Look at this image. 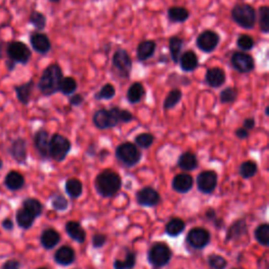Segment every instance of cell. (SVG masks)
<instances>
[{
    "label": "cell",
    "instance_id": "6da1fadb",
    "mask_svg": "<svg viewBox=\"0 0 269 269\" xmlns=\"http://www.w3.org/2000/svg\"><path fill=\"white\" fill-rule=\"evenodd\" d=\"M63 78V72L60 65L52 63L43 70L38 81V89L44 96H52L59 92V85Z\"/></svg>",
    "mask_w": 269,
    "mask_h": 269
},
{
    "label": "cell",
    "instance_id": "7a4b0ae2",
    "mask_svg": "<svg viewBox=\"0 0 269 269\" xmlns=\"http://www.w3.org/2000/svg\"><path fill=\"white\" fill-rule=\"evenodd\" d=\"M96 189L102 197H112L120 190L122 182L121 178L113 171H103L96 178Z\"/></svg>",
    "mask_w": 269,
    "mask_h": 269
},
{
    "label": "cell",
    "instance_id": "3957f363",
    "mask_svg": "<svg viewBox=\"0 0 269 269\" xmlns=\"http://www.w3.org/2000/svg\"><path fill=\"white\" fill-rule=\"evenodd\" d=\"M231 18L233 22L244 29H251L257 22V12L248 4H237L231 10Z\"/></svg>",
    "mask_w": 269,
    "mask_h": 269
},
{
    "label": "cell",
    "instance_id": "277c9868",
    "mask_svg": "<svg viewBox=\"0 0 269 269\" xmlns=\"http://www.w3.org/2000/svg\"><path fill=\"white\" fill-rule=\"evenodd\" d=\"M121 109L112 108L110 110H98L93 116V122L99 129H108L117 126L121 122Z\"/></svg>",
    "mask_w": 269,
    "mask_h": 269
},
{
    "label": "cell",
    "instance_id": "5b68a950",
    "mask_svg": "<svg viewBox=\"0 0 269 269\" xmlns=\"http://www.w3.org/2000/svg\"><path fill=\"white\" fill-rule=\"evenodd\" d=\"M7 55L9 60L19 63L22 65H26L32 58V51L26 44L22 41H11L7 46Z\"/></svg>",
    "mask_w": 269,
    "mask_h": 269
},
{
    "label": "cell",
    "instance_id": "8992f818",
    "mask_svg": "<svg viewBox=\"0 0 269 269\" xmlns=\"http://www.w3.org/2000/svg\"><path fill=\"white\" fill-rule=\"evenodd\" d=\"M148 262L160 268L165 266L172 259V250L165 243H155L148 250Z\"/></svg>",
    "mask_w": 269,
    "mask_h": 269
},
{
    "label": "cell",
    "instance_id": "52a82bcc",
    "mask_svg": "<svg viewBox=\"0 0 269 269\" xmlns=\"http://www.w3.org/2000/svg\"><path fill=\"white\" fill-rule=\"evenodd\" d=\"M116 157L126 166H133L141 160V153L138 147L130 143L125 142L119 145L116 149Z\"/></svg>",
    "mask_w": 269,
    "mask_h": 269
},
{
    "label": "cell",
    "instance_id": "ba28073f",
    "mask_svg": "<svg viewBox=\"0 0 269 269\" xmlns=\"http://www.w3.org/2000/svg\"><path fill=\"white\" fill-rule=\"evenodd\" d=\"M230 63L232 69L240 74H249L256 69L255 58L247 52H233L230 57Z\"/></svg>",
    "mask_w": 269,
    "mask_h": 269
},
{
    "label": "cell",
    "instance_id": "9c48e42d",
    "mask_svg": "<svg viewBox=\"0 0 269 269\" xmlns=\"http://www.w3.org/2000/svg\"><path fill=\"white\" fill-rule=\"evenodd\" d=\"M112 63L114 69L118 72L119 76L122 78H129L130 72L132 70V60L126 50H117L113 55Z\"/></svg>",
    "mask_w": 269,
    "mask_h": 269
},
{
    "label": "cell",
    "instance_id": "30bf717a",
    "mask_svg": "<svg viewBox=\"0 0 269 269\" xmlns=\"http://www.w3.org/2000/svg\"><path fill=\"white\" fill-rule=\"evenodd\" d=\"M71 151V142L65 137L55 133L50 139V157L56 161H63Z\"/></svg>",
    "mask_w": 269,
    "mask_h": 269
},
{
    "label": "cell",
    "instance_id": "8fae6325",
    "mask_svg": "<svg viewBox=\"0 0 269 269\" xmlns=\"http://www.w3.org/2000/svg\"><path fill=\"white\" fill-rule=\"evenodd\" d=\"M221 37L220 35L213 31V29H205L199 34L196 40L197 48L203 53H213L220 44Z\"/></svg>",
    "mask_w": 269,
    "mask_h": 269
},
{
    "label": "cell",
    "instance_id": "7c38bea8",
    "mask_svg": "<svg viewBox=\"0 0 269 269\" xmlns=\"http://www.w3.org/2000/svg\"><path fill=\"white\" fill-rule=\"evenodd\" d=\"M211 242V234L202 227L192 228L187 234V243L196 249H202Z\"/></svg>",
    "mask_w": 269,
    "mask_h": 269
},
{
    "label": "cell",
    "instance_id": "4fadbf2b",
    "mask_svg": "<svg viewBox=\"0 0 269 269\" xmlns=\"http://www.w3.org/2000/svg\"><path fill=\"white\" fill-rule=\"evenodd\" d=\"M29 42L33 50L41 55H46L52 50V43L47 34L36 31L29 36Z\"/></svg>",
    "mask_w": 269,
    "mask_h": 269
},
{
    "label": "cell",
    "instance_id": "5bb4252c",
    "mask_svg": "<svg viewBox=\"0 0 269 269\" xmlns=\"http://www.w3.org/2000/svg\"><path fill=\"white\" fill-rule=\"evenodd\" d=\"M218 183V176L214 171H205L197 178V185L200 191L212 193Z\"/></svg>",
    "mask_w": 269,
    "mask_h": 269
},
{
    "label": "cell",
    "instance_id": "9a60e30c",
    "mask_svg": "<svg viewBox=\"0 0 269 269\" xmlns=\"http://www.w3.org/2000/svg\"><path fill=\"white\" fill-rule=\"evenodd\" d=\"M159 192L152 187H144L137 192V202L144 207H154L160 202Z\"/></svg>",
    "mask_w": 269,
    "mask_h": 269
},
{
    "label": "cell",
    "instance_id": "2e32d148",
    "mask_svg": "<svg viewBox=\"0 0 269 269\" xmlns=\"http://www.w3.org/2000/svg\"><path fill=\"white\" fill-rule=\"evenodd\" d=\"M205 82L213 88H219L226 82L225 71L221 68L215 66L208 69L205 74Z\"/></svg>",
    "mask_w": 269,
    "mask_h": 269
},
{
    "label": "cell",
    "instance_id": "e0dca14e",
    "mask_svg": "<svg viewBox=\"0 0 269 269\" xmlns=\"http://www.w3.org/2000/svg\"><path fill=\"white\" fill-rule=\"evenodd\" d=\"M179 64H180V68L183 72L185 73H190L196 71L199 66V57L198 55L191 51L188 50L181 54L180 59H179Z\"/></svg>",
    "mask_w": 269,
    "mask_h": 269
},
{
    "label": "cell",
    "instance_id": "ac0fdd59",
    "mask_svg": "<svg viewBox=\"0 0 269 269\" xmlns=\"http://www.w3.org/2000/svg\"><path fill=\"white\" fill-rule=\"evenodd\" d=\"M34 142L36 149L42 158H48L50 156V134L47 130L40 129L35 133Z\"/></svg>",
    "mask_w": 269,
    "mask_h": 269
},
{
    "label": "cell",
    "instance_id": "d6986e66",
    "mask_svg": "<svg viewBox=\"0 0 269 269\" xmlns=\"http://www.w3.org/2000/svg\"><path fill=\"white\" fill-rule=\"evenodd\" d=\"M157 43L154 40H143L137 47V58L141 62L147 61L151 59L156 52Z\"/></svg>",
    "mask_w": 269,
    "mask_h": 269
},
{
    "label": "cell",
    "instance_id": "ffe728a7",
    "mask_svg": "<svg viewBox=\"0 0 269 269\" xmlns=\"http://www.w3.org/2000/svg\"><path fill=\"white\" fill-rule=\"evenodd\" d=\"M11 156L16 160L20 164H24L26 161V142L24 139L18 138L12 143V146L10 148Z\"/></svg>",
    "mask_w": 269,
    "mask_h": 269
},
{
    "label": "cell",
    "instance_id": "44dd1931",
    "mask_svg": "<svg viewBox=\"0 0 269 269\" xmlns=\"http://www.w3.org/2000/svg\"><path fill=\"white\" fill-rule=\"evenodd\" d=\"M35 83L34 80H29L21 85H16L14 87L15 89V93H16L17 99L19 100L20 103L24 104V106H27L29 100H31V96H32V92L34 89Z\"/></svg>",
    "mask_w": 269,
    "mask_h": 269
},
{
    "label": "cell",
    "instance_id": "7402d4cb",
    "mask_svg": "<svg viewBox=\"0 0 269 269\" xmlns=\"http://www.w3.org/2000/svg\"><path fill=\"white\" fill-rule=\"evenodd\" d=\"M193 185V179L187 174L177 175L173 180V188L181 193L188 192Z\"/></svg>",
    "mask_w": 269,
    "mask_h": 269
},
{
    "label": "cell",
    "instance_id": "603a6c76",
    "mask_svg": "<svg viewBox=\"0 0 269 269\" xmlns=\"http://www.w3.org/2000/svg\"><path fill=\"white\" fill-rule=\"evenodd\" d=\"M66 233L73 239L74 241L78 243H83L86 239V233L81 224L76 221H70L65 225Z\"/></svg>",
    "mask_w": 269,
    "mask_h": 269
},
{
    "label": "cell",
    "instance_id": "cb8c5ba5",
    "mask_svg": "<svg viewBox=\"0 0 269 269\" xmlns=\"http://www.w3.org/2000/svg\"><path fill=\"white\" fill-rule=\"evenodd\" d=\"M189 16V11L184 7H171L167 10V19L172 23H184Z\"/></svg>",
    "mask_w": 269,
    "mask_h": 269
},
{
    "label": "cell",
    "instance_id": "d4e9b609",
    "mask_svg": "<svg viewBox=\"0 0 269 269\" xmlns=\"http://www.w3.org/2000/svg\"><path fill=\"white\" fill-rule=\"evenodd\" d=\"M55 261L62 266H68L74 263L76 255H75V251L72 247L70 246H62L59 248L56 253H55Z\"/></svg>",
    "mask_w": 269,
    "mask_h": 269
},
{
    "label": "cell",
    "instance_id": "484cf974",
    "mask_svg": "<svg viewBox=\"0 0 269 269\" xmlns=\"http://www.w3.org/2000/svg\"><path fill=\"white\" fill-rule=\"evenodd\" d=\"M184 46V40L179 37V36H172L169 39V49H170V54L171 58L175 64L179 62V59L182 54V49Z\"/></svg>",
    "mask_w": 269,
    "mask_h": 269
},
{
    "label": "cell",
    "instance_id": "4316f807",
    "mask_svg": "<svg viewBox=\"0 0 269 269\" xmlns=\"http://www.w3.org/2000/svg\"><path fill=\"white\" fill-rule=\"evenodd\" d=\"M145 96V88L141 82H133L127 89L126 98L131 104L139 103Z\"/></svg>",
    "mask_w": 269,
    "mask_h": 269
},
{
    "label": "cell",
    "instance_id": "83f0119b",
    "mask_svg": "<svg viewBox=\"0 0 269 269\" xmlns=\"http://www.w3.org/2000/svg\"><path fill=\"white\" fill-rule=\"evenodd\" d=\"M5 185L10 190H13V191L19 190L24 185V178L20 173H18L16 171H12L6 176Z\"/></svg>",
    "mask_w": 269,
    "mask_h": 269
},
{
    "label": "cell",
    "instance_id": "f1b7e54d",
    "mask_svg": "<svg viewBox=\"0 0 269 269\" xmlns=\"http://www.w3.org/2000/svg\"><path fill=\"white\" fill-rule=\"evenodd\" d=\"M40 242L46 249H52L60 242V234L53 228L46 229L40 237Z\"/></svg>",
    "mask_w": 269,
    "mask_h": 269
},
{
    "label": "cell",
    "instance_id": "f546056e",
    "mask_svg": "<svg viewBox=\"0 0 269 269\" xmlns=\"http://www.w3.org/2000/svg\"><path fill=\"white\" fill-rule=\"evenodd\" d=\"M247 232V225L244 220H238L232 225L229 227L227 234H226V241L234 240V239L241 238L242 236L246 234Z\"/></svg>",
    "mask_w": 269,
    "mask_h": 269
},
{
    "label": "cell",
    "instance_id": "4dcf8cb0",
    "mask_svg": "<svg viewBox=\"0 0 269 269\" xmlns=\"http://www.w3.org/2000/svg\"><path fill=\"white\" fill-rule=\"evenodd\" d=\"M178 165L179 167L186 172L193 171V170H196L198 166V159L195 154L187 152V153L182 154L180 158H179Z\"/></svg>",
    "mask_w": 269,
    "mask_h": 269
},
{
    "label": "cell",
    "instance_id": "1f68e13d",
    "mask_svg": "<svg viewBox=\"0 0 269 269\" xmlns=\"http://www.w3.org/2000/svg\"><path fill=\"white\" fill-rule=\"evenodd\" d=\"M35 219L36 218L31 213H28L23 207L20 208L16 214V221L18 223V225L23 229H28L29 227H32Z\"/></svg>",
    "mask_w": 269,
    "mask_h": 269
},
{
    "label": "cell",
    "instance_id": "d6a6232c",
    "mask_svg": "<svg viewBox=\"0 0 269 269\" xmlns=\"http://www.w3.org/2000/svg\"><path fill=\"white\" fill-rule=\"evenodd\" d=\"M184 229H185V223L182 219H179V218L172 219L166 224V227H165L166 233L171 237L179 236L180 233H182Z\"/></svg>",
    "mask_w": 269,
    "mask_h": 269
},
{
    "label": "cell",
    "instance_id": "836d02e7",
    "mask_svg": "<svg viewBox=\"0 0 269 269\" xmlns=\"http://www.w3.org/2000/svg\"><path fill=\"white\" fill-rule=\"evenodd\" d=\"M82 189H83L82 183L79 180H77V179H70V180H68L65 183V191L73 199L79 198L82 193Z\"/></svg>",
    "mask_w": 269,
    "mask_h": 269
},
{
    "label": "cell",
    "instance_id": "e575fe53",
    "mask_svg": "<svg viewBox=\"0 0 269 269\" xmlns=\"http://www.w3.org/2000/svg\"><path fill=\"white\" fill-rule=\"evenodd\" d=\"M257 19L259 20L260 29L263 34L269 33V8L267 6H262L259 8L257 13Z\"/></svg>",
    "mask_w": 269,
    "mask_h": 269
},
{
    "label": "cell",
    "instance_id": "d590c367",
    "mask_svg": "<svg viewBox=\"0 0 269 269\" xmlns=\"http://www.w3.org/2000/svg\"><path fill=\"white\" fill-rule=\"evenodd\" d=\"M182 99V92L181 89L179 88H173L172 91L167 94L165 100H164L163 103V108L165 110H172L174 109L179 102Z\"/></svg>",
    "mask_w": 269,
    "mask_h": 269
},
{
    "label": "cell",
    "instance_id": "8d00e7d4",
    "mask_svg": "<svg viewBox=\"0 0 269 269\" xmlns=\"http://www.w3.org/2000/svg\"><path fill=\"white\" fill-rule=\"evenodd\" d=\"M78 83L73 77H63L60 85H59V92L62 93L65 96L73 95L75 92L77 91Z\"/></svg>",
    "mask_w": 269,
    "mask_h": 269
},
{
    "label": "cell",
    "instance_id": "74e56055",
    "mask_svg": "<svg viewBox=\"0 0 269 269\" xmlns=\"http://www.w3.org/2000/svg\"><path fill=\"white\" fill-rule=\"evenodd\" d=\"M28 21L39 32L43 31V29L46 28V26H47L46 15L42 14L41 12H38V11H33L31 13V15H29Z\"/></svg>",
    "mask_w": 269,
    "mask_h": 269
},
{
    "label": "cell",
    "instance_id": "f35d334b",
    "mask_svg": "<svg viewBox=\"0 0 269 269\" xmlns=\"http://www.w3.org/2000/svg\"><path fill=\"white\" fill-rule=\"evenodd\" d=\"M136 265V253L127 250L125 259L122 260H116L114 262L115 269H131Z\"/></svg>",
    "mask_w": 269,
    "mask_h": 269
},
{
    "label": "cell",
    "instance_id": "ab89813d",
    "mask_svg": "<svg viewBox=\"0 0 269 269\" xmlns=\"http://www.w3.org/2000/svg\"><path fill=\"white\" fill-rule=\"evenodd\" d=\"M23 208H25L28 213H31L35 218H38L43 211L42 204L38 200L32 198H28L23 201Z\"/></svg>",
    "mask_w": 269,
    "mask_h": 269
},
{
    "label": "cell",
    "instance_id": "60d3db41",
    "mask_svg": "<svg viewBox=\"0 0 269 269\" xmlns=\"http://www.w3.org/2000/svg\"><path fill=\"white\" fill-rule=\"evenodd\" d=\"M116 95V88L112 83L104 84L100 91L95 94L96 100H111Z\"/></svg>",
    "mask_w": 269,
    "mask_h": 269
},
{
    "label": "cell",
    "instance_id": "b9f144b4",
    "mask_svg": "<svg viewBox=\"0 0 269 269\" xmlns=\"http://www.w3.org/2000/svg\"><path fill=\"white\" fill-rule=\"evenodd\" d=\"M255 39L247 34H242L237 39V47L242 52H248L255 48Z\"/></svg>",
    "mask_w": 269,
    "mask_h": 269
},
{
    "label": "cell",
    "instance_id": "7bdbcfd3",
    "mask_svg": "<svg viewBox=\"0 0 269 269\" xmlns=\"http://www.w3.org/2000/svg\"><path fill=\"white\" fill-rule=\"evenodd\" d=\"M255 237L257 241L267 247L269 245V225L268 224H262V225L258 226L255 231Z\"/></svg>",
    "mask_w": 269,
    "mask_h": 269
},
{
    "label": "cell",
    "instance_id": "ee69618b",
    "mask_svg": "<svg viewBox=\"0 0 269 269\" xmlns=\"http://www.w3.org/2000/svg\"><path fill=\"white\" fill-rule=\"evenodd\" d=\"M257 171H258V166H257L256 162H253V161H246L242 163L240 166V175L244 179H249L253 177L257 174Z\"/></svg>",
    "mask_w": 269,
    "mask_h": 269
},
{
    "label": "cell",
    "instance_id": "f6af8a7d",
    "mask_svg": "<svg viewBox=\"0 0 269 269\" xmlns=\"http://www.w3.org/2000/svg\"><path fill=\"white\" fill-rule=\"evenodd\" d=\"M238 98V89L232 86L224 88L220 93V101L222 103H233Z\"/></svg>",
    "mask_w": 269,
    "mask_h": 269
},
{
    "label": "cell",
    "instance_id": "bcb514c9",
    "mask_svg": "<svg viewBox=\"0 0 269 269\" xmlns=\"http://www.w3.org/2000/svg\"><path fill=\"white\" fill-rule=\"evenodd\" d=\"M208 265L213 269H225L227 266V261L222 256L211 255L208 257Z\"/></svg>",
    "mask_w": 269,
    "mask_h": 269
},
{
    "label": "cell",
    "instance_id": "7dc6e473",
    "mask_svg": "<svg viewBox=\"0 0 269 269\" xmlns=\"http://www.w3.org/2000/svg\"><path fill=\"white\" fill-rule=\"evenodd\" d=\"M136 144L142 148H148L154 143V136L152 133H148V132H144V133H140L136 137Z\"/></svg>",
    "mask_w": 269,
    "mask_h": 269
},
{
    "label": "cell",
    "instance_id": "c3c4849f",
    "mask_svg": "<svg viewBox=\"0 0 269 269\" xmlns=\"http://www.w3.org/2000/svg\"><path fill=\"white\" fill-rule=\"evenodd\" d=\"M52 205L56 211H65L69 206V202L63 196L55 195L52 197Z\"/></svg>",
    "mask_w": 269,
    "mask_h": 269
},
{
    "label": "cell",
    "instance_id": "681fc988",
    "mask_svg": "<svg viewBox=\"0 0 269 269\" xmlns=\"http://www.w3.org/2000/svg\"><path fill=\"white\" fill-rule=\"evenodd\" d=\"M107 242V237L102 234V233H96L94 237H93V246L95 248H100L102 247L104 244H106Z\"/></svg>",
    "mask_w": 269,
    "mask_h": 269
},
{
    "label": "cell",
    "instance_id": "f907efd6",
    "mask_svg": "<svg viewBox=\"0 0 269 269\" xmlns=\"http://www.w3.org/2000/svg\"><path fill=\"white\" fill-rule=\"evenodd\" d=\"M70 104L73 107H80L81 104L84 102V98L81 94H74L72 97H70Z\"/></svg>",
    "mask_w": 269,
    "mask_h": 269
},
{
    "label": "cell",
    "instance_id": "816d5d0a",
    "mask_svg": "<svg viewBox=\"0 0 269 269\" xmlns=\"http://www.w3.org/2000/svg\"><path fill=\"white\" fill-rule=\"evenodd\" d=\"M20 267H21V264L19 261L9 260L3 265L2 269H20Z\"/></svg>",
    "mask_w": 269,
    "mask_h": 269
},
{
    "label": "cell",
    "instance_id": "f5cc1de1",
    "mask_svg": "<svg viewBox=\"0 0 269 269\" xmlns=\"http://www.w3.org/2000/svg\"><path fill=\"white\" fill-rule=\"evenodd\" d=\"M255 125H256V121H255V119H253V118H247V119H245L244 122H243V127L245 129H247V130L252 129L253 127H255Z\"/></svg>",
    "mask_w": 269,
    "mask_h": 269
},
{
    "label": "cell",
    "instance_id": "db71d44e",
    "mask_svg": "<svg viewBox=\"0 0 269 269\" xmlns=\"http://www.w3.org/2000/svg\"><path fill=\"white\" fill-rule=\"evenodd\" d=\"M236 136L239 138V139H246L248 137V130L245 129L244 127H241V128H238L236 130Z\"/></svg>",
    "mask_w": 269,
    "mask_h": 269
},
{
    "label": "cell",
    "instance_id": "11a10c76",
    "mask_svg": "<svg viewBox=\"0 0 269 269\" xmlns=\"http://www.w3.org/2000/svg\"><path fill=\"white\" fill-rule=\"evenodd\" d=\"M3 227L6 229V230H13L14 228V224H13V221L11 219H5L3 221Z\"/></svg>",
    "mask_w": 269,
    "mask_h": 269
},
{
    "label": "cell",
    "instance_id": "9f6ffc18",
    "mask_svg": "<svg viewBox=\"0 0 269 269\" xmlns=\"http://www.w3.org/2000/svg\"><path fill=\"white\" fill-rule=\"evenodd\" d=\"M6 65H7L8 70H9L10 72H12V71L15 70V66H16V63L13 62V61H11V60H9V59H8V60L6 61Z\"/></svg>",
    "mask_w": 269,
    "mask_h": 269
},
{
    "label": "cell",
    "instance_id": "6f0895ef",
    "mask_svg": "<svg viewBox=\"0 0 269 269\" xmlns=\"http://www.w3.org/2000/svg\"><path fill=\"white\" fill-rule=\"evenodd\" d=\"M4 47H5L4 41L0 40V59L4 58Z\"/></svg>",
    "mask_w": 269,
    "mask_h": 269
},
{
    "label": "cell",
    "instance_id": "680465c9",
    "mask_svg": "<svg viewBox=\"0 0 269 269\" xmlns=\"http://www.w3.org/2000/svg\"><path fill=\"white\" fill-rule=\"evenodd\" d=\"M49 2L53 4H58V3H60V0H49Z\"/></svg>",
    "mask_w": 269,
    "mask_h": 269
},
{
    "label": "cell",
    "instance_id": "91938a15",
    "mask_svg": "<svg viewBox=\"0 0 269 269\" xmlns=\"http://www.w3.org/2000/svg\"><path fill=\"white\" fill-rule=\"evenodd\" d=\"M265 115L266 116L269 115V107H266V109H265Z\"/></svg>",
    "mask_w": 269,
    "mask_h": 269
},
{
    "label": "cell",
    "instance_id": "94428289",
    "mask_svg": "<svg viewBox=\"0 0 269 269\" xmlns=\"http://www.w3.org/2000/svg\"><path fill=\"white\" fill-rule=\"evenodd\" d=\"M3 166H4V163H3L2 159H0V170H2V169H3Z\"/></svg>",
    "mask_w": 269,
    "mask_h": 269
},
{
    "label": "cell",
    "instance_id": "6125c7cd",
    "mask_svg": "<svg viewBox=\"0 0 269 269\" xmlns=\"http://www.w3.org/2000/svg\"><path fill=\"white\" fill-rule=\"evenodd\" d=\"M38 269H47V268H38Z\"/></svg>",
    "mask_w": 269,
    "mask_h": 269
}]
</instances>
